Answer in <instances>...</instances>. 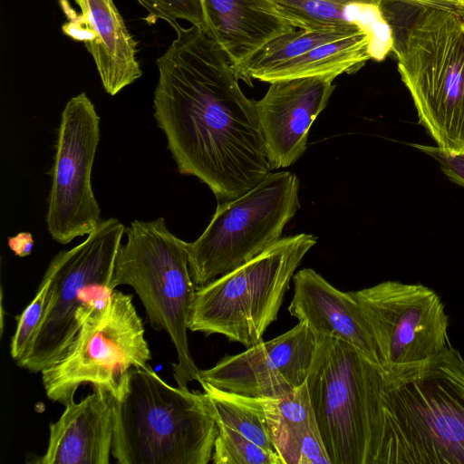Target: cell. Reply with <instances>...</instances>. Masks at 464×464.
<instances>
[{
	"label": "cell",
	"instance_id": "obj_1",
	"mask_svg": "<svg viewBox=\"0 0 464 464\" xmlns=\"http://www.w3.org/2000/svg\"><path fill=\"white\" fill-rule=\"evenodd\" d=\"M173 29L176 38L156 61L154 117L179 172L199 179L218 203L235 199L272 170L256 102L203 29Z\"/></svg>",
	"mask_w": 464,
	"mask_h": 464
},
{
	"label": "cell",
	"instance_id": "obj_2",
	"mask_svg": "<svg viewBox=\"0 0 464 464\" xmlns=\"http://www.w3.org/2000/svg\"><path fill=\"white\" fill-rule=\"evenodd\" d=\"M315 338L305 382L331 464H385L384 368L347 343Z\"/></svg>",
	"mask_w": 464,
	"mask_h": 464
},
{
	"label": "cell",
	"instance_id": "obj_3",
	"mask_svg": "<svg viewBox=\"0 0 464 464\" xmlns=\"http://www.w3.org/2000/svg\"><path fill=\"white\" fill-rule=\"evenodd\" d=\"M218 432L204 392L172 386L149 364L130 369L114 397L118 464H208Z\"/></svg>",
	"mask_w": 464,
	"mask_h": 464
},
{
	"label": "cell",
	"instance_id": "obj_4",
	"mask_svg": "<svg viewBox=\"0 0 464 464\" xmlns=\"http://www.w3.org/2000/svg\"><path fill=\"white\" fill-rule=\"evenodd\" d=\"M385 372V464H464L459 351L450 345L432 358Z\"/></svg>",
	"mask_w": 464,
	"mask_h": 464
},
{
	"label": "cell",
	"instance_id": "obj_5",
	"mask_svg": "<svg viewBox=\"0 0 464 464\" xmlns=\"http://www.w3.org/2000/svg\"><path fill=\"white\" fill-rule=\"evenodd\" d=\"M392 53L419 123L436 146L464 153V12L453 0H414Z\"/></svg>",
	"mask_w": 464,
	"mask_h": 464
},
{
	"label": "cell",
	"instance_id": "obj_6",
	"mask_svg": "<svg viewBox=\"0 0 464 464\" xmlns=\"http://www.w3.org/2000/svg\"><path fill=\"white\" fill-rule=\"evenodd\" d=\"M118 251L111 285L131 286L151 327L164 330L177 353L172 364L178 386L198 381L200 370L189 351L188 330L196 286L188 267V243L173 235L163 218L134 220Z\"/></svg>",
	"mask_w": 464,
	"mask_h": 464
},
{
	"label": "cell",
	"instance_id": "obj_7",
	"mask_svg": "<svg viewBox=\"0 0 464 464\" xmlns=\"http://www.w3.org/2000/svg\"><path fill=\"white\" fill-rule=\"evenodd\" d=\"M315 244L310 234L282 237L249 262L196 288L188 329L221 334L246 347L263 341L295 269Z\"/></svg>",
	"mask_w": 464,
	"mask_h": 464
},
{
	"label": "cell",
	"instance_id": "obj_8",
	"mask_svg": "<svg viewBox=\"0 0 464 464\" xmlns=\"http://www.w3.org/2000/svg\"><path fill=\"white\" fill-rule=\"evenodd\" d=\"M125 230L117 218L101 221L84 241L53 257L44 274L50 281L44 317L28 353L17 363L20 367L41 372L53 364L68 350L84 320L108 308Z\"/></svg>",
	"mask_w": 464,
	"mask_h": 464
},
{
	"label": "cell",
	"instance_id": "obj_9",
	"mask_svg": "<svg viewBox=\"0 0 464 464\" xmlns=\"http://www.w3.org/2000/svg\"><path fill=\"white\" fill-rule=\"evenodd\" d=\"M299 180L289 171L270 172L235 199L218 203L199 237L188 243L196 288L254 259L276 244L300 208Z\"/></svg>",
	"mask_w": 464,
	"mask_h": 464
},
{
	"label": "cell",
	"instance_id": "obj_10",
	"mask_svg": "<svg viewBox=\"0 0 464 464\" xmlns=\"http://www.w3.org/2000/svg\"><path fill=\"white\" fill-rule=\"evenodd\" d=\"M151 359L132 295L114 290L107 310L90 314L65 353L41 372L42 382L48 399L63 405L84 384L115 397L130 369Z\"/></svg>",
	"mask_w": 464,
	"mask_h": 464
},
{
	"label": "cell",
	"instance_id": "obj_11",
	"mask_svg": "<svg viewBox=\"0 0 464 464\" xmlns=\"http://www.w3.org/2000/svg\"><path fill=\"white\" fill-rule=\"evenodd\" d=\"M349 294L371 327L385 370L428 360L451 345L445 305L431 288L390 280Z\"/></svg>",
	"mask_w": 464,
	"mask_h": 464
},
{
	"label": "cell",
	"instance_id": "obj_12",
	"mask_svg": "<svg viewBox=\"0 0 464 464\" xmlns=\"http://www.w3.org/2000/svg\"><path fill=\"white\" fill-rule=\"evenodd\" d=\"M100 118L82 92L65 105L58 130L46 224L60 244L89 235L101 222L91 174L100 140Z\"/></svg>",
	"mask_w": 464,
	"mask_h": 464
},
{
	"label": "cell",
	"instance_id": "obj_13",
	"mask_svg": "<svg viewBox=\"0 0 464 464\" xmlns=\"http://www.w3.org/2000/svg\"><path fill=\"white\" fill-rule=\"evenodd\" d=\"M375 61L371 38L362 31L299 29L266 43L245 65L240 75L269 82L293 78L353 73Z\"/></svg>",
	"mask_w": 464,
	"mask_h": 464
},
{
	"label": "cell",
	"instance_id": "obj_14",
	"mask_svg": "<svg viewBox=\"0 0 464 464\" xmlns=\"http://www.w3.org/2000/svg\"><path fill=\"white\" fill-rule=\"evenodd\" d=\"M315 347L314 334L298 322L274 339L226 355L213 367L200 370L198 381L255 398L280 397L306 382Z\"/></svg>",
	"mask_w": 464,
	"mask_h": 464
},
{
	"label": "cell",
	"instance_id": "obj_15",
	"mask_svg": "<svg viewBox=\"0 0 464 464\" xmlns=\"http://www.w3.org/2000/svg\"><path fill=\"white\" fill-rule=\"evenodd\" d=\"M335 78L320 75L275 81L256 102L272 169L289 167L304 153L311 125L326 107Z\"/></svg>",
	"mask_w": 464,
	"mask_h": 464
},
{
	"label": "cell",
	"instance_id": "obj_16",
	"mask_svg": "<svg viewBox=\"0 0 464 464\" xmlns=\"http://www.w3.org/2000/svg\"><path fill=\"white\" fill-rule=\"evenodd\" d=\"M78 14L68 0H59L67 18L62 31L82 42L94 60L102 86L113 96L141 76L136 59L137 43L129 33L113 0H74Z\"/></svg>",
	"mask_w": 464,
	"mask_h": 464
},
{
	"label": "cell",
	"instance_id": "obj_17",
	"mask_svg": "<svg viewBox=\"0 0 464 464\" xmlns=\"http://www.w3.org/2000/svg\"><path fill=\"white\" fill-rule=\"evenodd\" d=\"M293 280L288 307L292 316L304 323L314 336L341 340L380 363L371 327L349 292L335 288L312 268L299 270Z\"/></svg>",
	"mask_w": 464,
	"mask_h": 464
},
{
	"label": "cell",
	"instance_id": "obj_18",
	"mask_svg": "<svg viewBox=\"0 0 464 464\" xmlns=\"http://www.w3.org/2000/svg\"><path fill=\"white\" fill-rule=\"evenodd\" d=\"M79 402L71 400L49 425L42 464H108L114 432V397L101 386Z\"/></svg>",
	"mask_w": 464,
	"mask_h": 464
},
{
	"label": "cell",
	"instance_id": "obj_19",
	"mask_svg": "<svg viewBox=\"0 0 464 464\" xmlns=\"http://www.w3.org/2000/svg\"><path fill=\"white\" fill-rule=\"evenodd\" d=\"M205 32L222 48L238 78L270 40L295 29L273 0H200Z\"/></svg>",
	"mask_w": 464,
	"mask_h": 464
},
{
	"label": "cell",
	"instance_id": "obj_20",
	"mask_svg": "<svg viewBox=\"0 0 464 464\" xmlns=\"http://www.w3.org/2000/svg\"><path fill=\"white\" fill-rule=\"evenodd\" d=\"M295 28L358 30L372 42L375 61L392 53L395 35L384 0H273Z\"/></svg>",
	"mask_w": 464,
	"mask_h": 464
},
{
	"label": "cell",
	"instance_id": "obj_21",
	"mask_svg": "<svg viewBox=\"0 0 464 464\" xmlns=\"http://www.w3.org/2000/svg\"><path fill=\"white\" fill-rule=\"evenodd\" d=\"M262 401L276 450L284 464H331L306 382L285 395Z\"/></svg>",
	"mask_w": 464,
	"mask_h": 464
},
{
	"label": "cell",
	"instance_id": "obj_22",
	"mask_svg": "<svg viewBox=\"0 0 464 464\" xmlns=\"http://www.w3.org/2000/svg\"><path fill=\"white\" fill-rule=\"evenodd\" d=\"M198 382L217 422L234 429L266 450L277 454L262 399L225 391L203 380Z\"/></svg>",
	"mask_w": 464,
	"mask_h": 464
},
{
	"label": "cell",
	"instance_id": "obj_23",
	"mask_svg": "<svg viewBox=\"0 0 464 464\" xmlns=\"http://www.w3.org/2000/svg\"><path fill=\"white\" fill-rule=\"evenodd\" d=\"M211 461L215 464H284L279 455L262 448L234 429L217 422Z\"/></svg>",
	"mask_w": 464,
	"mask_h": 464
},
{
	"label": "cell",
	"instance_id": "obj_24",
	"mask_svg": "<svg viewBox=\"0 0 464 464\" xmlns=\"http://www.w3.org/2000/svg\"><path fill=\"white\" fill-rule=\"evenodd\" d=\"M49 286V278L44 275L34 297L17 319L10 345L11 356L16 363L28 353L41 327L48 302Z\"/></svg>",
	"mask_w": 464,
	"mask_h": 464
},
{
	"label": "cell",
	"instance_id": "obj_25",
	"mask_svg": "<svg viewBox=\"0 0 464 464\" xmlns=\"http://www.w3.org/2000/svg\"><path fill=\"white\" fill-rule=\"evenodd\" d=\"M156 19H162L172 28L178 20H185L205 30V18L200 0H137Z\"/></svg>",
	"mask_w": 464,
	"mask_h": 464
},
{
	"label": "cell",
	"instance_id": "obj_26",
	"mask_svg": "<svg viewBox=\"0 0 464 464\" xmlns=\"http://www.w3.org/2000/svg\"><path fill=\"white\" fill-rule=\"evenodd\" d=\"M411 146L433 158L443 174L453 183L464 187V153L452 155L439 147L413 143Z\"/></svg>",
	"mask_w": 464,
	"mask_h": 464
},
{
	"label": "cell",
	"instance_id": "obj_27",
	"mask_svg": "<svg viewBox=\"0 0 464 464\" xmlns=\"http://www.w3.org/2000/svg\"><path fill=\"white\" fill-rule=\"evenodd\" d=\"M34 245L32 235L28 232L18 233L8 238V246L18 256H26L31 253Z\"/></svg>",
	"mask_w": 464,
	"mask_h": 464
},
{
	"label": "cell",
	"instance_id": "obj_28",
	"mask_svg": "<svg viewBox=\"0 0 464 464\" xmlns=\"http://www.w3.org/2000/svg\"><path fill=\"white\" fill-rule=\"evenodd\" d=\"M454 2L464 12V0H454Z\"/></svg>",
	"mask_w": 464,
	"mask_h": 464
}]
</instances>
